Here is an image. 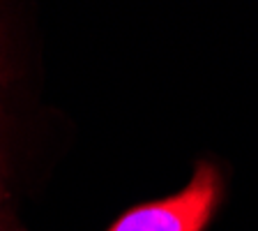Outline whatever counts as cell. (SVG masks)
Segmentation results:
<instances>
[{
	"label": "cell",
	"instance_id": "6da1fadb",
	"mask_svg": "<svg viewBox=\"0 0 258 231\" xmlns=\"http://www.w3.org/2000/svg\"><path fill=\"white\" fill-rule=\"evenodd\" d=\"M219 171L201 162L184 190L129 208L106 231H203L219 204Z\"/></svg>",
	"mask_w": 258,
	"mask_h": 231
}]
</instances>
